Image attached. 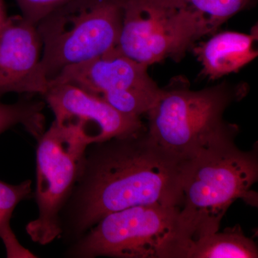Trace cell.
I'll return each mask as SVG.
<instances>
[{
	"instance_id": "6da1fadb",
	"label": "cell",
	"mask_w": 258,
	"mask_h": 258,
	"mask_svg": "<svg viewBox=\"0 0 258 258\" xmlns=\"http://www.w3.org/2000/svg\"><path fill=\"white\" fill-rule=\"evenodd\" d=\"M182 168L147 128L88 146L61 212V238L73 243L103 217L132 207L180 208Z\"/></svg>"
},
{
	"instance_id": "7a4b0ae2",
	"label": "cell",
	"mask_w": 258,
	"mask_h": 258,
	"mask_svg": "<svg viewBox=\"0 0 258 258\" xmlns=\"http://www.w3.org/2000/svg\"><path fill=\"white\" fill-rule=\"evenodd\" d=\"M257 147L240 150L235 141L208 149L183 164L182 203L176 222V257L189 242L220 230L224 215L241 199L257 207Z\"/></svg>"
},
{
	"instance_id": "3957f363",
	"label": "cell",
	"mask_w": 258,
	"mask_h": 258,
	"mask_svg": "<svg viewBox=\"0 0 258 258\" xmlns=\"http://www.w3.org/2000/svg\"><path fill=\"white\" fill-rule=\"evenodd\" d=\"M244 83L223 82L192 91L184 85L162 88L147 113V133L176 161L184 164L201 153L235 141L238 127L227 123L224 113L247 93Z\"/></svg>"
},
{
	"instance_id": "277c9868",
	"label": "cell",
	"mask_w": 258,
	"mask_h": 258,
	"mask_svg": "<svg viewBox=\"0 0 258 258\" xmlns=\"http://www.w3.org/2000/svg\"><path fill=\"white\" fill-rule=\"evenodd\" d=\"M124 0H71L37 25L49 82L66 68L101 57L118 45Z\"/></svg>"
},
{
	"instance_id": "5b68a950",
	"label": "cell",
	"mask_w": 258,
	"mask_h": 258,
	"mask_svg": "<svg viewBox=\"0 0 258 258\" xmlns=\"http://www.w3.org/2000/svg\"><path fill=\"white\" fill-rule=\"evenodd\" d=\"M179 209L147 205L112 212L71 243L64 255L174 258Z\"/></svg>"
},
{
	"instance_id": "8992f818",
	"label": "cell",
	"mask_w": 258,
	"mask_h": 258,
	"mask_svg": "<svg viewBox=\"0 0 258 258\" xmlns=\"http://www.w3.org/2000/svg\"><path fill=\"white\" fill-rule=\"evenodd\" d=\"M212 34L200 15L164 0H124L116 49L147 66L180 58L194 43Z\"/></svg>"
},
{
	"instance_id": "52a82bcc",
	"label": "cell",
	"mask_w": 258,
	"mask_h": 258,
	"mask_svg": "<svg viewBox=\"0 0 258 258\" xmlns=\"http://www.w3.org/2000/svg\"><path fill=\"white\" fill-rule=\"evenodd\" d=\"M35 200L38 216L25 227L35 243L46 245L60 237V215L79 175L87 148L70 140L54 121L38 139Z\"/></svg>"
},
{
	"instance_id": "ba28073f",
	"label": "cell",
	"mask_w": 258,
	"mask_h": 258,
	"mask_svg": "<svg viewBox=\"0 0 258 258\" xmlns=\"http://www.w3.org/2000/svg\"><path fill=\"white\" fill-rule=\"evenodd\" d=\"M148 67L115 47L101 57L66 68L50 82L73 85L123 114L141 118L154 106L162 91L148 74Z\"/></svg>"
},
{
	"instance_id": "9c48e42d",
	"label": "cell",
	"mask_w": 258,
	"mask_h": 258,
	"mask_svg": "<svg viewBox=\"0 0 258 258\" xmlns=\"http://www.w3.org/2000/svg\"><path fill=\"white\" fill-rule=\"evenodd\" d=\"M43 96L61 132L83 147L146 128L141 118L123 114L73 85L49 82Z\"/></svg>"
},
{
	"instance_id": "30bf717a",
	"label": "cell",
	"mask_w": 258,
	"mask_h": 258,
	"mask_svg": "<svg viewBox=\"0 0 258 258\" xmlns=\"http://www.w3.org/2000/svg\"><path fill=\"white\" fill-rule=\"evenodd\" d=\"M41 57L36 25L22 15L8 17L0 29V96L10 93L43 96L49 81Z\"/></svg>"
},
{
	"instance_id": "8fae6325",
	"label": "cell",
	"mask_w": 258,
	"mask_h": 258,
	"mask_svg": "<svg viewBox=\"0 0 258 258\" xmlns=\"http://www.w3.org/2000/svg\"><path fill=\"white\" fill-rule=\"evenodd\" d=\"M257 30L250 34L222 32L199 44L193 49L202 64L205 77L217 80L226 75L238 72L257 56L254 43Z\"/></svg>"
},
{
	"instance_id": "7c38bea8",
	"label": "cell",
	"mask_w": 258,
	"mask_h": 258,
	"mask_svg": "<svg viewBox=\"0 0 258 258\" xmlns=\"http://www.w3.org/2000/svg\"><path fill=\"white\" fill-rule=\"evenodd\" d=\"M257 244L244 235L240 225L189 242L182 258H257Z\"/></svg>"
},
{
	"instance_id": "4fadbf2b",
	"label": "cell",
	"mask_w": 258,
	"mask_h": 258,
	"mask_svg": "<svg viewBox=\"0 0 258 258\" xmlns=\"http://www.w3.org/2000/svg\"><path fill=\"white\" fill-rule=\"evenodd\" d=\"M45 103L42 101L22 100L12 104L0 103V134L20 125L38 140L45 132Z\"/></svg>"
},
{
	"instance_id": "5bb4252c",
	"label": "cell",
	"mask_w": 258,
	"mask_h": 258,
	"mask_svg": "<svg viewBox=\"0 0 258 258\" xmlns=\"http://www.w3.org/2000/svg\"><path fill=\"white\" fill-rule=\"evenodd\" d=\"M178 8L200 15L214 33L222 24L249 6L253 0H165Z\"/></svg>"
},
{
	"instance_id": "9a60e30c",
	"label": "cell",
	"mask_w": 258,
	"mask_h": 258,
	"mask_svg": "<svg viewBox=\"0 0 258 258\" xmlns=\"http://www.w3.org/2000/svg\"><path fill=\"white\" fill-rule=\"evenodd\" d=\"M32 195L31 180L19 184H10L0 180V237L7 251L14 250L20 244L10 227L13 212L19 204Z\"/></svg>"
},
{
	"instance_id": "2e32d148",
	"label": "cell",
	"mask_w": 258,
	"mask_h": 258,
	"mask_svg": "<svg viewBox=\"0 0 258 258\" xmlns=\"http://www.w3.org/2000/svg\"><path fill=\"white\" fill-rule=\"evenodd\" d=\"M22 16L33 25L71 0H15Z\"/></svg>"
},
{
	"instance_id": "e0dca14e",
	"label": "cell",
	"mask_w": 258,
	"mask_h": 258,
	"mask_svg": "<svg viewBox=\"0 0 258 258\" xmlns=\"http://www.w3.org/2000/svg\"><path fill=\"white\" fill-rule=\"evenodd\" d=\"M8 18V16L7 15L5 0H0V29L3 26Z\"/></svg>"
}]
</instances>
